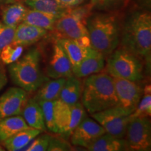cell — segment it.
I'll return each mask as SVG.
<instances>
[{
    "label": "cell",
    "mask_w": 151,
    "mask_h": 151,
    "mask_svg": "<svg viewBox=\"0 0 151 151\" xmlns=\"http://www.w3.org/2000/svg\"><path fill=\"white\" fill-rule=\"evenodd\" d=\"M121 47L150 64L151 16L148 11H136L121 27Z\"/></svg>",
    "instance_id": "1"
},
{
    "label": "cell",
    "mask_w": 151,
    "mask_h": 151,
    "mask_svg": "<svg viewBox=\"0 0 151 151\" xmlns=\"http://www.w3.org/2000/svg\"><path fill=\"white\" fill-rule=\"evenodd\" d=\"M92 48L108 57L120 43L121 25L119 17L113 13L92 14L86 22Z\"/></svg>",
    "instance_id": "2"
},
{
    "label": "cell",
    "mask_w": 151,
    "mask_h": 151,
    "mask_svg": "<svg viewBox=\"0 0 151 151\" xmlns=\"http://www.w3.org/2000/svg\"><path fill=\"white\" fill-rule=\"evenodd\" d=\"M82 104L90 114L118 105L113 77L107 72L90 75L84 81Z\"/></svg>",
    "instance_id": "3"
},
{
    "label": "cell",
    "mask_w": 151,
    "mask_h": 151,
    "mask_svg": "<svg viewBox=\"0 0 151 151\" xmlns=\"http://www.w3.org/2000/svg\"><path fill=\"white\" fill-rule=\"evenodd\" d=\"M41 52L32 48L9 66V73L15 85L27 92H35L48 81L41 69Z\"/></svg>",
    "instance_id": "4"
},
{
    "label": "cell",
    "mask_w": 151,
    "mask_h": 151,
    "mask_svg": "<svg viewBox=\"0 0 151 151\" xmlns=\"http://www.w3.org/2000/svg\"><path fill=\"white\" fill-rule=\"evenodd\" d=\"M108 57L106 72L112 77L138 82L143 78V64L136 55L121 47Z\"/></svg>",
    "instance_id": "5"
},
{
    "label": "cell",
    "mask_w": 151,
    "mask_h": 151,
    "mask_svg": "<svg viewBox=\"0 0 151 151\" xmlns=\"http://www.w3.org/2000/svg\"><path fill=\"white\" fill-rule=\"evenodd\" d=\"M55 118L58 134L62 138L68 139L73 130L86 117L83 104L78 101L74 104H67L58 99L55 100Z\"/></svg>",
    "instance_id": "6"
},
{
    "label": "cell",
    "mask_w": 151,
    "mask_h": 151,
    "mask_svg": "<svg viewBox=\"0 0 151 151\" xmlns=\"http://www.w3.org/2000/svg\"><path fill=\"white\" fill-rule=\"evenodd\" d=\"M131 113L119 105L91 114L109 134L117 138H124L128 124L131 120Z\"/></svg>",
    "instance_id": "7"
},
{
    "label": "cell",
    "mask_w": 151,
    "mask_h": 151,
    "mask_svg": "<svg viewBox=\"0 0 151 151\" xmlns=\"http://www.w3.org/2000/svg\"><path fill=\"white\" fill-rule=\"evenodd\" d=\"M128 150L150 151L151 150V124L148 117L132 118L125 136Z\"/></svg>",
    "instance_id": "8"
},
{
    "label": "cell",
    "mask_w": 151,
    "mask_h": 151,
    "mask_svg": "<svg viewBox=\"0 0 151 151\" xmlns=\"http://www.w3.org/2000/svg\"><path fill=\"white\" fill-rule=\"evenodd\" d=\"M118 105L132 113L143 95V88L138 81L113 77Z\"/></svg>",
    "instance_id": "9"
},
{
    "label": "cell",
    "mask_w": 151,
    "mask_h": 151,
    "mask_svg": "<svg viewBox=\"0 0 151 151\" xmlns=\"http://www.w3.org/2000/svg\"><path fill=\"white\" fill-rule=\"evenodd\" d=\"M105 130L93 118L86 117L71 134V143L75 146L88 148Z\"/></svg>",
    "instance_id": "10"
},
{
    "label": "cell",
    "mask_w": 151,
    "mask_h": 151,
    "mask_svg": "<svg viewBox=\"0 0 151 151\" xmlns=\"http://www.w3.org/2000/svg\"><path fill=\"white\" fill-rule=\"evenodd\" d=\"M27 99V92L19 87L7 90L0 97V120L21 115Z\"/></svg>",
    "instance_id": "11"
},
{
    "label": "cell",
    "mask_w": 151,
    "mask_h": 151,
    "mask_svg": "<svg viewBox=\"0 0 151 151\" xmlns=\"http://www.w3.org/2000/svg\"><path fill=\"white\" fill-rule=\"evenodd\" d=\"M53 31L61 38L70 39H76L88 35L86 24L67 11L58 19Z\"/></svg>",
    "instance_id": "12"
},
{
    "label": "cell",
    "mask_w": 151,
    "mask_h": 151,
    "mask_svg": "<svg viewBox=\"0 0 151 151\" xmlns=\"http://www.w3.org/2000/svg\"><path fill=\"white\" fill-rule=\"evenodd\" d=\"M46 76L51 78H67L73 76L70 60L58 43L53 46L51 58L46 69Z\"/></svg>",
    "instance_id": "13"
},
{
    "label": "cell",
    "mask_w": 151,
    "mask_h": 151,
    "mask_svg": "<svg viewBox=\"0 0 151 151\" xmlns=\"http://www.w3.org/2000/svg\"><path fill=\"white\" fill-rule=\"evenodd\" d=\"M104 56L94 50L80 63L72 68L73 76L78 78L101 72L105 66Z\"/></svg>",
    "instance_id": "14"
},
{
    "label": "cell",
    "mask_w": 151,
    "mask_h": 151,
    "mask_svg": "<svg viewBox=\"0 0 151 151\" xmlns=\"http://www.w3.org/2000/svg\"><path fill=\"white\" fill-rule=\"evenodd\" d=\"M47 33L46 29L22 22L16 28L13 43L23 47L29 46L40 41Z\"/></svg>",
    "instance_id": "15"
},
{
    "label": "cell",
    "mask_w": 151,
    "mask_h": 151,
    "mask_svg": "<svg viewBox=\"0 0 151 151\" xmlns=\"http://www.w3.org/2000/svg\"><path fill=\"white\" fill-rule=\"evenodd\" d=\"M21 115L29 127L41 132L47 131L42 109L38 101L34 98L27 99Z\"/></svg>",
    "instance_id": "16"
},
{
    "label": "cell",
    "mask_w": 151,
    "mask_h": 151,
    "mask_svg": "<svg viewBox=\"0 0 151 151\" xmlns=\"http://www.w3.org/2000/svg\"><path fill=\"white\" fill-rule=\"evenodd\" d=\"M90 151H124L129 150L124 138H117L105 132L97 138L87 148Z\"/></svg>",
    "instance_id": "17"
},
{
    "label": "cell",
    "mask_w": 151,
    "mask_h": 151,
    "mask_svg": "<svg viewBox=\"0 0 151 151\" xmlns=\"http://www.w3.org/2000/svg\"><path fill=\"white\" fill-rule=\"evenodd\" d=\"M41 131L35 128L29 127L17 132L12 137L4 141V148L9 151L21 150L24 148L35 138L40 134Z\"/></svg>",
    "instance_id": "18"
},
{
    "label": "cell",
    "mask_w": 151,
    "mask_h": 151,
    "mask_svg": "<svg viewBox=\"0 0 151 151\" xmlns=\"http://www.w3.org/2000/svg\"><path fill=\"white\" fill-rule=\"evenodd\" d=\"M66 81L65 78H52L46 81L37 90L33 98L36 101H55L60 98L61 90Z\"/></svg>",
    "instance_id": "19"
},
{
    "label": "cell",
    "mask_w": 151,
    "mask_h": 151,
    "mask_svg": "<svg viewBox=\"0 0 151 151\" xmlns=\"http://www.w3.org/2000/svg\"><path fill=\"white\" fill-rule=\"evenodd\" d=\"M58 43L61 46L68 58L70 60L72 68L76 67L85 58L91 54L94 50L92 47L88 48H82L79 46L74 40L70 39L60 38L58 39Z\"/></svg>",
    "instance_id": "20"
},
{
    "label": "cell",
    "mask_w": 151,
    "mask_h": 151,
    "mask_svg": "<svg viewBox=\"0 0 151 151\" xmlns=\"http://www.w3.org/2000/svg\"><path fill=\"white\" fill-rule=\"evenodd\" d=\"M60 16L34 9H28L22 22L42 28L47 31H53L55 24Z\"/></svg>",
    "instance_id": "21"
},
{
    "label": "cell",
    "mask_w": 151,
    "mask_h": 151,
    "mask_svg": "<svg viewBox=\"0 0 151 151\" xmlns=\"http://www.w3.org/2000/svg\"><path fill=\"white\" fill-rule=\"evenodd\" d=\"M82 83L80 78L71 76L66 78L59 99L67 104H74L79 101L82 93Z\"/></svg>",
    "instance_id": "22"
},
{
    "label": "cell",
    "mask_w": 151,
    "mask_h": 151,
    "mask_svg": "<svg viewBox=\"0 0 151 151\" xmlns=\"http://www.w3.org/2000/svg\"><path fill=\"white\" fill-rule=\"evenodd\" d=\"M29 127L20 115L1 119L0 120V141L3 142L17 132Z\"/></svg>",
    "instance_id": "23"
},
{
    "label": "cell",
    "mask_w": 151,
    "mask_h": 151,
    "mask_svg": "<svg viewBox=\"0 0 151 151\" xmlns=\"http://www.w3.org/2000/svg\"><path fill=\"white\" fill-rule=\"evenodd\" d=\"M25 4L34 10L58 16L66 14L68 9L59 0H25Z\"/></svg>",
    "instance_id": "24"
},
{
    "label": "cell",
    "mask_w": 151,
    "mask_h": 151,
    "mask_svg": "<svg viewBox=\"0 0 151 151\" xmlns=\"http://www.w3.org/2000/svg\"><path fill=\"white\" fill-rule=\"evenodd\" d=\"M27 10V7L21 3H15L7 6L1 13L2 22L7 26L17 27L22 22Z\"/></svg>",
    "instance_id": "25"
},
{
    "label": "cell",
    "mask_w": 151,
    "mask_h": 151,
    "mask_svg": "<svg viewBox=\"0 0 151 151\" xmlns=\"http://www.w3.org/2000/svg\"><path fill=\"white\" fill-rule=\"evenodd\" d=\"M151 114V87L146 85L143 88V95L137 108L131 114V118L148 117Z\"/></svg>",
    "instance_id": "26"
},
{
    "label": "cell",
    "mask_w": 151,
    "mask_h": 151,
    "mask_svg": "<svg viewBox=\"0 0 151 151\" xmlns=\"http://www.w3.org/2000/svg\"><path fill=\"white\" fill-rule=\"evenodd\" d=\"M38 103L42 109L47 130L52 133L58 134V129L55 118V101H39Z\"/></svg>",
    "instance_id": "27"
},
{
    "label": "cell",
    "mask_w": 151,
    "mask_h": 151,
    "mask_svg": "<svg viewBox=\"0 0 151 151\" xmlns=\"http://www.w3.org/2000/svg\"><path fill=\"white\" fill-rule=\"evenodd\" d=\"M24 47L21 45L11 43L5 46L0 53V60L4 65H10L22 56Z\"/></svg>",
    "instance_id": "28"
},
{
    "label": "cell",
    "mask_w": 151,
    "mask_h": 151,
    "mask_svg": "<svg viewBox=\"0 0 151 151\" xmlns=\"http://www.w3.org/2000/svg\"><path fill=\"white\" fill-rule=\"evenodd\" d=\"M51 138L52 136L48 134H40L35 138L24 150L26 151H46Z\"/></svg>",
    "instance_id": "29"
},
{
    "label": "cell",
    "mask_w": 151,
    "mask_h": 151,
    "mask_svg": "<svg viewBox=\"0 0 151 151\" xmlns=\"http://www.w3.org/2000/svg\"><path fill=\"white\" fill-rule=\"evenodd\" d=\"M94 9L93 5L90 2L88 4L83 6H76L68 8L67 12L73 16L76 17L85 24H86L87 20L92 14V9Z\"/></svg>",
    "instance_id": "30"
},
{
    "label": "cell",
    "mask_w": 151,
    "mask_h": 151,
    "mask_svg": "<svg viewBox=\"0 0 151 151\" xmlns=\"http://www.w3.org/2000/svg\"><path fill=\"white\" fill-rule=\"evenodd\" d=\"M16 27L7 26L0 22V53L5 46L14 41Z\"/></svg>",
    "instance_id": "31"
},
{
    "label": "cell",
    "mask_w": 151,
    "mask_h": 151,
    "mask_svg": "<svg viewBox=\"0 0 151 151\" xmlns=\"http://www.w3.org/2000/svg\"><path fill=\"white\" fill-rule=\"evenodd\" d=\"M71 146L63 138L52 137L50 139L48 151H69L71 150Z\"/></svg>",
    "instance_id": "32"
},
{
    "label": "cell",
    "mask_w": 151,
    "mask_h": 151,
    "mask_svg": "<svg viewBox=\"0 0 151 151\" xmlns=\"http://www.w3.org/2000/svg\"><path fill=\"white\" fill-rule=\"evenodd\" d=\"M120 1L121 0H91L90 2L92 4L94 8L97 7L105 9L114 6L116 4L120 3Z\"/></svg>",
    "instance_id": "33"
},
{
    "label": "cell",
    "mask_w": 151,
    "mask_h": 151,
    "mask_svg": "<svg viewBox=\"0 0 151 151\" xmlns=\"http://www.w3.org/2000/svg\"><path fill=\"white\" fill-rule=\"evenodd\" d=\"M73 40H74L75 42L79 46L82 47V48H91L92 47L89 36L88 35L83 36V37H81L76 39H73Z\"/></svg>",
    "instance_id": "34"
},
{
    "label": "cell",
    "mask_w": 151,
    "mask_h": 151,
    "mask_svg": "<svg viewBox=\"0 0 151 151\" xmlns=\"http://www.w3.org/2000/svg\"><path fill=\"white\" fill-rule=\"evenodd\" d=\"M8 82V78H7L6 72L4 67L0 63V90L7 84Z\"/></svg>",
    "instance_id": "35"
},
{
    "label": "cell",
    "mask_w": 151,
    "mask_h": 151,
    "mask_svg": "<svg viewBox=\"0 0 151 151\" xmlns=\"http://www.w3.org/2000/svg\"><path fill=\"white\" fill-rule=\"evenodd\" d=\"M59 1L65 7H67V8H71V7H73L79 5L84 0H59Z\"/></svg>",
    "instance_id": "36"
},
{
    "label": "cell",
    "mask_w": 151,
    "mask_h": 151,
    "mask_svg": "<svg viewBox=\"0 0 151 151\" xmlns=\"http://www.w3.org/2000/svg\"><path fill=\"white\" fill-rule=\"evenodd\" d=\"M16 0H0V4H9L13 3Z\"/></svg>",
    "instance_id": "37"
},
{
    "label": "cell",
    "mask_w": 151,
    "mask_h": 151,
    "mask_svg": "<svg viewBox=\"0 0 151 151\" xmlns=\"http://www.w3.org/2000/svg\"><path fill=\"white\" fill-rule=\"evenodd\" d=\"M4 150H5V149L3 147L1 146V145H0V151H4Z\"/></svg>",
    "instance_id": "38"
}]
</instances>
